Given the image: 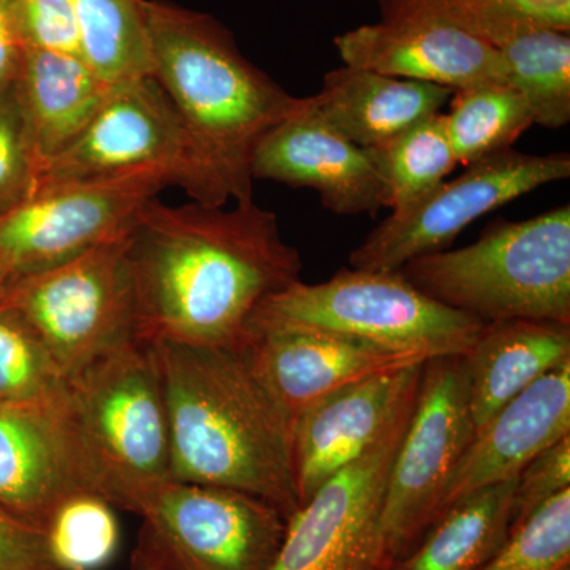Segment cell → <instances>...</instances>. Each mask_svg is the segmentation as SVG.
<instances>
[{
  "label": "cell",
  "instance_id": "1",
  "mask_svg": "<svg viewBox=\"0 0 570 570\" xmlns=\"http://www.w3.org/2000/svg\"><path fill=\"white\" fill-rule=\"evenodd\" d=\"M127 257L145 343L242 346L258 306L302 281L298 250L254 200L224 209L153 198L127 235Z\"/></svg>",
  "mask_w": 570,
  "mask_h": 570
},
{
  "label": "cell",
  "instance_id": "2",
  "mask_svg": "<svg viewBox=\"0 0 570 570\" xmlns=\"http://www.w3.org/2000/svg\"><path fill=\"white\" fill-rule=\"evenodd\" d=\"M149 344L163 377L171 480L243 491L291 519L299 508L294 422L246 347Z\"/></svg>",
  "mask_w": 570,
  "mask_h": 570
},
{
  "label": "cell",
  "instance_id": "3",
  "mask_svg": "<svg viewBox=\"0 0 570 570\" xmlns=\"http://www.w3.org/2000/svg\"><path fill=\"white\" fill-rule=\"evenodd\" d=\"M154 80L167 94L236 204L253 200V159L266 135L302 108L239 51L209 14L145 0Z\"/></svg>",
  "mask_w": 570,
  "mask_h": 570
},
{
  "label": "cell",
  "instance_id": "4",
  "mask_svg": "<svg viewBox=\"0 0 570 570\" xmlns=\"http://www.w3.org/2000/svg\"><path fill=\"white\" fill-rule=\"evenodd\" d=\"M63 414L94 487L112 508L138 513L170 478V430L151 344L134 340L67 377Z\"/></svg>",
  "mask_w": 570,
  "mask_h": 570
},
{
  "label": "cell",
  "instance_id": "5",
  "mask_svg": "<svg viewBox=\"0 0 570 570\" xmlns=\"http://www.w3.org/2000/svg\"><path fill=\"white\" fill-rule=\"evenodd\" d=\"M420 292L483 324L532 318L570 325V206L498 220L474 245L397 269Z\"/></svg>",
  "mask_w": 570,
  "mask_h": 570
},
{
  "label": "cell",
  "instance_id": "6",
  "mask_svg": "<svg viewBox=\"0 0 570 570\" xmlns=\"http://www.w3.org/2000/svg\"><path fill=\"white\" fill-rule=\"evenodd\" d=\"M250 321L326 330L426 358L466 354L485 325L430 298L400 272L354 268L322 284L296 281L268 296Z\"/></svg>",
  "mask_w": 570,
  "mask_h": 570
},
{
  "label": "cell",
  "instance_id": "7",
  "mask_svg": "<svg viewBox=\"0 0 570 570\" xmlns=\"http://www.w3.org/2000/svg\"><path fill=\"white\" fill-rule=\"evenodd\" d=\"M137 171L164 175L197 204L224 206L230 200L204 149L153 77L111 86L80 137L41 168L36 190Z\"/></svg>",
  "mask_w": 570,
  "mask_h": 570
},
{
  "label": "cell",
  "instance_id": "8",
  "mask_svg": "<svg viewBox=\"0 0 570 570\" xmlns=\"http://www.w3.org/2000/svg\"><path fill=\"white\" fill-rule=\"evenodd\" d=\"M127 235L6 292L2 305L28 322L66 379L97 356L138 340Z\"/></svg>",
  "mask_w": 570,
  "mask_h": 570
},
{
  "label": "cell",
  "instance_id": "9",
  "mask_svg": "<svg viewBox=\"0 0 570 570\" xmlns=\"http://www.w3.org/2000/svg\"><path fill=\"white\" fill-rule=\"evenodd\" d=\"M474 434L463 355L428 360L382 502V538L392 562L414 549L436 520Z\"/></svg>",
  "mask_w": 570,
  "mask_h": 570
},
{
  "label": "cell",
  "instance_id": "10",
  "mask_svg": "<svg viewBox=\"0 0 570 570\" xmlns=\"http://www.w3.org/2000/svg\"><path fill=\"white\" fill-rule=\"evenodd\" d=\"M170 186L154 171L80 179L37 189L0 214V285L3 292L122 238L142 206ZM6 298V296H3Z\"/></svg>",
  "mask_w": 570,
  "mask_h": 570
},
{
  "label": "cell",
  "instance_id": "11",
  "mask_svg": "<svg viewBox=\"0 0 570 570\" xmlns=\"http://www.w3.org/2000/svg\"><path fill=\"white\" fill-rule=\"evenodd\" d=\"M569 176L568 153L531 156L510 148L491 154L406 212L390 214L351 254L348 265L365 272H397L412 258L444 250L483 214Z\"/></svg>",
  "mask_w": 570,
  "mask_h": 570
},
{
  "label": "cell",
  "instance_id": "12",
  "mask_svg": "<svg viewBox=\"0 0 570 570\" xmlns=\"http://www.w3.org/2000/svg\"><path fill=\"white\" fill-rule=\"evenodd\" d=\"M414 403L397 415L360 459L299 505L287 520L283 546L272 570L392 568L382 538V502Z\"/></svg>",
  "mask_w": 570,
  "mask_h": 570
},
{
  "label": "cell",
  "instance_id": "13",
  "mask_svg": "<svg viewBox=\"0 0 570 570\" xmlns=\"http://www.w3.org/2000/svg\"><path fill=\"white\" fill-rule=\"evenodd\" d=\"M138 515L183 570H272L288 520L253 494L178 480L157 487Z\"/></svg>",
  "mask_w": 570,
  "mask_h": 570
},
{
  "label": "cell",
  "instance_id": "14",
  "mask_svg": "<svg viewBox=\"0 0 570 570\" xmlns=\"http://www.w3.org/2000/svg\"><path fill=\"white\" fill-rule=\"evenodd\" d=\"M243 346L292 422L337 390L430 360L326 330L269 321H250Z\"/></svg>",
  "mask_w": 570,
  "mask_h": 570
},
{
  "label": "cell",
  "instance_id": "15",
  "mask_svg": "<svg viewBox=\"0 0 570 570\" xmlns=\"http://www.w3.org/2000/svg\"><path fill=\"white\" fill-rule=\"evenodd\" d=\"M253 178L309 187L326 209L340 216H374L389 205L376 151L326 126L311 97L257 146Z\"/></svg>",
  "mask_w": 570,
  "mask_h": 570
},
{
  "label": "cell",
  "instance_id": "16",
  "mask_svg": "<svg viewBox=\"0 0 570 570\" xmlns=\"http://www.w3.org/2000/svg\"><path fill=\"white\" fill-rule=\"evenodd\" d=\"M423 365L363 379L337 390L295 419L294 463L299 505L360 459L397 415L414 403Z\"/></svg>",
  "mask_w": 570,
  "mask_h": 570
},
{
  "label": "cell",
  "instance_id": "17",
  "mask_svg": "<svg viewBox=\"0 0 570 570\" xmlns=\"http://www.w3.org/2000/svg\"><path fill=\"white\" fill-rule=\"evenodd\" d=\"M344 66L430 82L450 91L509 82L508 67L490 41L431 20H382L335 39Z\"/></svg>",
  "mask_w": 570,
  "mask_h": 570
},
{
  "label": "cell",
  "instance_id": "18",
  "mask_svg": "<svg viewBox=\"0 0 570 570\" xmlns=\"http://www.w3.org/2000/svg\"><path fill=\"white\" fill-rule=\"evenodd\" d=\"M86 491L99 494L63 406L0 409L2 508L45 530L66 499Z\"/></svg>",
  "mask_w": 570,
  "mask_h": 570
},
{
  "label": "cell",
  "instance_id": "19",
  "mask_svg": "<svg viewBox=\"0 0 570 570\" xmlns=\"http://www.w3.org/2000/svg\"><path fill=\"white\" fill-rule=\"evenodd\" d=\"M569 434L570 360L509 401L474 434L449 480L438 517L475 491L519 478L535 456Z\"/></svg>",
  "mask_w": 570,
  "mask_h": 570
},
{
  "label": "cell",
  "instance_id": "20",
  "mask_svg": "<svg viewBox=\"0 0 570 570\" xmlns=\"http://www.w3.org/2000/svg\"><path fill=\"white\" fill-rule=\"evenodd\" d=\"M452 94L430 82L344 66L325 75L311 105L326 126L348 141L377 149L441 112Z\"/></svg>",
  "mask_w": 570,
  "mask_h": 570
},
{
  "label": "cell",
  "instance_id": "21",
  "mask_svg": "<svg viewBox=\"0 0 570 570\" xmlns=\"http://www.w3.org/2000/svg\"><path fill=\"white\" fill-rule=\"evenodd\" d=\"M475 433L509 401L570 360V325L509 318L482 326L463 355Z\"/></svg>",
  "mask_w": 570,
  "mask_h": 570
},
{
  "label": "cell",
  "instance_id": "22",
  "mask_svg": "<svg viewBox=\"0 0 570 570\" xmlns=\"http://www.w3.org/2000/svg\"><path fill=\"white\" fill-rule=\"evenodd\" d=\"M110 89L78 56L26 48L17 91L39 175L45 165L80 137Z\"/></svg>",
  "mask_w": 570,
  "mask_h": 570
},
{
  "label": "cell",
  "instance_id": "23",
  "mask_svg": "<svg viewBox=\"0 0 570 570\" xmlns=\"http://www.w3.org/2000/svg\"><path fill=\"white\" fill-rule=\"evenodd\" d=\"M517 479L475 491L445 510L390 570L482 569L512 528Z\"/></svg>",
  "mask_w": 570,
  "mask_h": 570
},
{
  "label": "cell",
  "instance_id": "24",
  "mask_svg": "<svg viewBox=\"0 0 570 570\" xmlns=\"http://www.w3.org/2000/svg\"><path fill=\"white\" fill-rule=\"evenodd\" d=\"M80 58L107 85L151 77L145 0H71Z\"/></svg>",
  "mask_w": 570,
  "mask_h": 570
},
{
  "label": "cell",
  "instance_id": "25",
  "mask_svg": "<svg viewBox=\"0 0 570 570\" xmlns=\"http://www.w3.org/2000/svg\"><path fill=\"white\" fill-rule=\"evenodd\" d=\"M509 85L530 107L532 122L560 129L570 121V32L532 26L497 47Z\"/></svg>",
  "mask_w": 570,
  "mask_h": 570
},
{
  "label": "cell",
  "instance_id": "26",
  "mask_svg": "<svg viewBox=\"0 0 570 570\" xmlns=\"http://www.w3.org/2000/svg\"><path fill=\"white\" fill-rule=\"evenodd\" d=\"M382 20H431L456 26L499 47L532 28L570 32V0H379Z\"/></svg>",
  "mask_w": 570,
  "mask_h": 570
},
{
  "label": "cell",
  "instance_id": "27",
  "mask_svg": "<svg viewBox=\"0 0 570 570\" xmlns=\"http://www.w3.org/2000/svg\"><path fill=\"white\" fill-rule=\"evenodd\" d=\"M450 99L445 129L456 163L464 167L512 148L534 124L530 107L509 82L461 89Z\"/></svg>",
  "mask_w": 570,
  "mask_h": 570
},
{
  "label": "cell",
  "instance_id": "28",
  "mask_svg": "<svg viewBox=\"0 0 570 570\" xmlns=\"http://www.w3.org/2000/svg\"><path fill=\"white\" fill-rule=\"evenodd\" d=\"M374 151L392 213H403L417 205L459 165L442 112L415 124Z\"/></svg>",
  "mask_w": 570,
  "mask_h": 570
},
{
  "label": "cell",
  "instance_id": "29",
  "mask_svg": "<svg viewBox=\"0 0 570 570\" xmlns=\"http://www.w3.org/2000/svg\"><path fill=\"white\" fill-rule=\"evenodd\" d=\"M67 379L28 322L0 306V409L62 407Z\"/></svg>",
  "mask_w": 570,
  "mask_h": 570
},
{
  "label": "cell",
  "instance_id": "30",
  "mask_svg": "<svg viewBox=\"0 0 570 570\" xmlns=\"http://www.w3.org/2000/svg\"><path fill=\"white\" fill-rule=\"evenodd\" d=\"M56 570H99L119 549L118 519L107 499L86 491L66 499L45 524Z\"/></svg>",
  "mask_w": 570,
  "mask_h": 570
},
{
  "label": "cell",
  "instance_id": "31",
  "mask_svg": "<svg viewBox=\"0 0 570 570\" xmlns=\"http://www.w3.org/2000/svg\"><path fill=\"white\" fill-rule=\"evenodd\" d=\"M570 489L510 528L501 549L480 570H569Z\"/></svg>",
  "mask_w": 570,
  "mask_h": 570
},
{
  "label": "cell",
  "instance_id": "32",
  "mask_svg": "<svg viewBox=\"0 0 570 570\" xmlns=\"http://www.w3.org/2000/svg\"><path fill=\"white\" fill-rule=\"evenodd\" d=\"M37 178L39 163L14 82L0 94V214L31 197Z\"/></svg>",
  "mask_w": 570,
  "mask_h": 570
},
{
  "label": "cell",
  "instance_id": "33",
  "mask_svg": "<svg viewBox=\"0 0 570 570\" xmlns=\"http://www.w3.org/2000/svg\"><path fill=\"white\" fill-rule=\"evenodd\" d=\"M570 489V434L540 453L517 479L513 521L531 515L543 502Z\"/></svg>",
  "mask_w": 570,
  "mask_h": 570
},
{
  "label": "cell",
  "instance_id": "34",
  "mask_svg": "<svg viewBox=\"0 0 570 570\" xmlns=\"http://www.w3.org/2000/svg\"><path fill=\"white\" fill-rule=\"evenodd\" d=\"M18 6L28 47L80 58L71 0H18Z\"/></svg>",
  "mask_w": 570,
  "mask_h": 570
},
{
  "label": "cell",
  "instance_id": "35",
  "mask_svg": "<svg viewBox=\"0 0 570 570\" xmlns=\"http://www.w3.org/2000/svg\"><path fill=\"white\" fill-rule=\"evenodd\" d=\"M0 570H56L43 528L0 505Z\"/></svg>",
  "mask_w": 570,
  "mask_h": 570
},
{
  "label": "cell",
  "instance_id": "36",
  "mask_svg": "<svg viewBox=\"0 0 570 570\" xmlns=\"http://www.w3.org/2000/svg\"><path fill=\"white\" fill-rule=\"evenodd\" d=\"M26 48L18 0H0V94L17 82Z\"/></svg>",
  "mask_w": 570,
  "mask_h": 570
},
{
  "label": "cell",
  "instance_id": "37",
  "mask_svg": "<svg viewBox=\"0 0 570 570\" xmlns=\"http://www.w3.org/2000/svg\"><path fill=\"white\" fill-rule=\"evenodd\" d=\"M134 570H160L159 560L154 549L151 551L140 550V557L135 560ZM178 570H183L178 568Z\"/></svg>",
  "mask_w": 570,
  "mask_h": 570
},
{
  "label": "cell",
  "instance_id": "38",
  "mask_svg": "<svg viewBox=\"0 0 570 570\" xmlns=\"http://www.w3.org/2000/svg\"><path fill=\"white\" fill-rule=\"evenodd\" d=\"M3 296H6V292H3L2 285H0V306H2Z\"/></svg>",
  "mask_w": 570,
  "mask_h": 570
}]
</instances>
